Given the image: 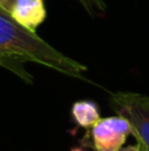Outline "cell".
Segmentation results:
<instances>
[{"instance_id":"obj_1","label":"cell","mask_w":149,"mask_h":151,"mask_svg":"<svg viewBox=\"0 0 149 151\" xmlns=\"http://www.w3.org/2000/svg\"><path fill=\"white\" fill-rule=\"evenodd\" d=\"M25 63L40 64L73 77L87 70L84 65L61 53L0 9V65L31 82L32 77L23 68Z\"/></svg>"},{"instance_id":"obj_2","label":"cell","mask_w":149,"mask_h":151,"mask_svg":"<svg viewBox=\"0 0 149 151\" xmlns=\"http://www.w3.org/2000/svg\"><path fill=\"white\" fill-rule=\"evenodd\" d=\"M111 102L119 115L129 122L132 134L143 151H149V97L135 93H116Z\"/></svg>"},{"instance_id":"obj_3","label":"cell","mask_w":149,"mask_h":151,"mask_svg":"<svg viewBox=\"0 0 149 151\" xmlns=\"http://www.w3.org/2000/svg\"><path fill=\"white\" fill-rule=\"evenodd\" d=\"M132 129L121 115L100 118L91 127L92 145L96 151H119L126 143Z\"/></svg>"},{"instance_id":"obj_4","label":"cell","mask_w":149,"mask_h":151,"mask_svg":"<svg viewBox=\"0 0 149 151\" xmlns=\"http://www.w3.org/2000/svg\"><path fill=\"white\" fill-rule=\"evenodd\" d=\"M8 15L26 29L36 32L37 27L44 23L46 17V9L44 0H21Z\"/></svg>"},{"instance_id":"obj_5","label":"cell","mask_w":149,"mask_h":151,"mask_svg":"<svg viewBox=\"0 0 149 151\" xmlns=\"http://www.w3.org/2000/svg\"><path fill=\"white\" fill-rule=\"evenodd\" d=\"M71 115L82 127H92L100 119L99 109L92 101H78L71 107Z\"/></svg>"},{"instance_id":"obj_6","label":"cell","mask_w":149,"mask_h":151,"mask_svg":"<svg viewBox=\"0 0 149 151\" xmlns=\"http://www.w3.org/2000/svg\"><path fill=\"white\" fill-rule=\"evenodd\" d=\"M18 1H21V0H0V9L9 13L11 9H12Z\"/></svg>"},{"instance_id":"obj_7","label":"cell","mask_w":149,"mask_h":151,"mask_svg":"<svg viewBox=\"0 0 149 151\" xmlns=\"http://www.w3.org/2000/svg\"><path fill=\"white\" fill-rule=\"evenodd\" d=\"M119 151H143L141 146L139 143L137 145H132V146H127V147H121Z\"/></svg>"},{"instance_id":"obj_8","label":"cell","mask_w":149,"mask_h":151,"mask_svg":"<svg viewBox=\"0 0 149 151\" xmlns=\"http://www.w3.org/2000/svg\"><path fill=\"white\" fill-rule=\"evenodd\" d=\"M70 151H87V150H84L83 147H73Z\"/></svg>"}]
</instances>
